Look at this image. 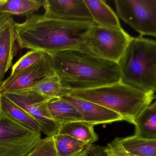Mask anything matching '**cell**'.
Listing matches in <instances>:
<instances>
[{
	"label": "cell",
	"instance_id": "obj_3",
	"mask_svg": "<svg viewBox=\"0 0 156 156\" xmlns=\"http://www.w3.org/2000/svg\"><path fill=\"white\" fill-rule=\"evenodd\" d=\"M68 95L101 105L119 114L124 121L132 124L155 99L154 92L144 91L122 82L70 91Z\"/></svg>",
	"mask_w": 156,
	"mask_h": 156
},
{
	"label": "cell",
	"instance_id": "obj_6",
	"mask_svg": "<svg viewBox=\"0 0 156 156\" xmlns=\"http://www.w3.org/2000/svg\"><path fill=\"white\" fill-rule=\"evenodd\" d=\"M41 139V132L20 124L1 110L0 156H27Z\"/></svg>",
	"mask_w": 156,
	"mask_h": 156
},
{
	"label": "cell",
	"instance_id": "obj_5",
	"mask_svg": "<svg viewBox=\"0 0 156 156\" xmlns=\"http://www.w3.org/2000/svg\"><path fill=\"white\" fill-rule=\"evenodd\" d=\"M133 38L122 27H104L97 25L88 33L84 44L80 49L118 63Z\"/></svg>",
	"mask_w": 156,
	"mask_h": 156
},
{
	"label": "cell",
	"instance_id": "obj_14",
	"mask_svg": "<svg viewBox=\"0 0 156 156\" xmlns=\"http://www.w3.org/2000/svg\"><path fill=\"white\" fill-rule=\"evenodd\" d=\"M134 136L141 139L156 140V98L135 119Z\"/></svg>",
	"mask_w": 156,
	"mask_h": 156
},
{
	"label": "cell",
	"instance_id": "obj_18",
	"mask_svg": "<svg viewBox=\"0 0 156 156\" xmlns=\"http://www.w3.org/2000/svg\"><path fill=\"white\" fill-rule=\"evenodd\" d=\"M94 126L83 121L62 124L58 134L67 135L89 144H93L99 139Z\"/></svg>",
	"mask_w": 156,
	"mask_h": 156
},
{
	"label": "cell",
	"instance_id": "obj_11",
	"mask_svg": "<svg viewBox=\"0 0 156 156\" xmlns=\"http://www.w3.org/2000/svg\"><path fill=\"white\" fill-rule=\"evenodd\" d=\"M62 99L75 106L83 116V121L92 125L124 121L122 116L97 103L67 95Z\"/></svg>",
	"mask_w": 156,
	"mask_h": 156
},
{
	"label": "cell",
	"instance_id": "obj_1",
	"mask_svg": "<svg viewBox=\"0 0 156 156\" xmlns=\"http://www.w3.org/2000/svg\"><path fill=\"white\" fill-rule=\"evenodd\" d=\"M94 22H71L34 14L23 23L14 24L16 42L22 49L52 55L68 49H80Z\"/></svg>",
	"mask_w": 156,
	"mask_h": 156
},
{
	"label": "cell",
	"instance_id": "obj_25",
	"mask_svg": "<svg viewBox=\"0 0 156 156\" xmlns=\"http://www.w3.org/2000/svg\"><path fill=\"white\" fill-rule=\"evenodd\" d=\"M83 156H110L106 153L105 147L92 144Z\"/></svg>",
	"mask_w": 156,
	"mask_h": 156
},
{
	"label": "cell",
	"instance_id": "obj_13",
	"mask_svg": "<svg viewBox=\"0 0 156 156\" xmlns=\"http://www.w3.org/2000/svg\"><path fill=\"white\" fill-rule=\"evenodd\" d=\"M83 1L90 13L93 21L99 26L104 27H122L117 15L105 1Z\"/></svg>",
	"mask_w": 156,
	"mask_h": 156
},
{
	"label": "cell",
	"instance_id": "obj_29",
	"mask_svg": "<svg viewBox=\"0 0 156 156\" xmlns=\"http://www.w3.org/2000/svg\"></svg>",
	"mask_w": 156,
	"mask_h": 156
},
{
	"label": "cell",
	"instance_id": "obj_8",
	"mask_svg": "<svg viewBox=\"0 0 156 156\" xmlns=\"http://www.w3.org/2000/svg\"><path fill=\"white\" fill-rule=\"evenodd\" d=\"M1 94L32 115L41 126L42 133L49 137L58 133L61 124L56 122L50 114L48 107L49 99L30 89L6 92Z\"/></svg>",
	"mask_w": 156,
	"mask_h": 156
},
{
	"label": "cell",
	"instance_id": "obj_7",
	"mask_svg": "<svg viewBox=\"0 0 156 156\" xmlns=\"http://www.w3.org/2000/svg\"><path fill=\"white\" fill-rule=\"evenodd\" d=\"M118 18L140 36L156 38V0H115Z\"/></svg>",
	"mask_w": 156,
	"mask_h": 156
},
{
	"label": "cell",
	"instance_id": "obj_4",
	"mask_svg": "<svg viewBox=\"0 0 156 156\" xmlns=\"http://www.w3.org/2000/svg\"><path fill=\"white\" fill-rule=\"evenodd\" d=\"M121 82L145 92L156 88V40L133 37L118 63Z\"/></svg>",
	"mask_w": 156,
	"mask_h": 156
},
{
	"label": "cell",
	"instance_id": "obj_17",
	"mask_svg": "<svg viewBox=\"0 0 156 156\" xmlns=\"http://www.w3.org/2000/svg\"><path fill=\"white\" fill-rule=\"evenodd\" d=\"M42 0H0V14L26 16L34 14L43 6Z\"/></svg>",
	"mask_w": 156,
	"mask_h": 156
},
{
	"label": "cell",
	"instance_id": "obj_20",
	"mask_svg": "<svg viewBox=\"0 0 156 156\" xmlns=\"http://www.w3.org/2000/svg\"><path fill=\"white\" fill-rule=\"evenodd\" d=\"M126 152L133 156H156V140L137 138L134 136L120 138Z\"/></svg>",
	"mask_w": 156,
	"mask_h": 156
},
{
	"label": "cell",
	"instance_id": "obj_21",
	"mask_svg": "<svg viewBox=\"0 0 156 156\" xmlns=\"http://www.w3.org/2000/svg\"><path fill=\"white\" fill-rule=\"evenodd\" d=\"M28 89L37 92L49 100L62 98L68 94L61 87L60 81L56 74L44 79Z\"/></svg>",
	"mask_w": 156,
	"mask_h": 156
},
{
	"label": "cell",
	"instance_id": "obj_16",
	"mask_svg": "<svg viewBox=\"0 0 156 156\" xmlns=\"http://www.w3.org/2000/svg\"><path fill=\"white\" fill-rule=\"evenodd\" d=\"M48 107L53 119L60 124L83 121L82 115L77 109L61 98L50 100Z\"/></svg>",
	"mask_w": 156,
	"mask_h": 156
},
{
	"label": "cell",
	"instance_id": "obj_28",
	"mask_svg": "<svg viewBox=\"0 0 156 156\" xmlns=\"http://www.w3.org/2000/svg\"><path fill=\"white\" fill-rule=\"evenodd\" d=\"M155 97L156 98V88L155 89Z\"/></svg>",
	"mask_w": 156,
	"mask_h": 156
},
{
	"label": "cell",
	"instance_id": "obj_19",
	"mask_svg": "<svg viewBox=\"0 0 156 156\" xmlns=\"http://www.w3.org/2000/svg\"><path fill=\"white\" fill-rule=\"evenodd\" d=\"M58 156H83L90 144L65 134L54 136Z\"/></svg>",
	"mask_w": 156,
	"mask_h": 156
},
{
	"label": "cell",
	"instance_id": "obj_26",
	"mask_svg": "<svg viewBox=\"0 0 156 156\" xmlns=\"http://www.w3.org/2000/svg\"><path fill=\"white\" fill-rule=\"evenodd\" d=\"M13 20L12 16L10 14H0V34Z\"/></svg>",
	"mask_w": 156,
	"mask_h": 156
},
{
	"label": "cell",
	"instance_id": "obj_22",
	"mask_svg": "<svg viewBox=\"0 0 156 156\" xmlns=\"http://www.w3.org/2000/svg\"><path fill=\"white\" fill-rule=\"evenodd\" d=\"M46 53L40 50H31L22 57L12 66L10 77L14 76L17 73L41 60Z\"/></svg>",
	"mask_w": 156,
	"mask_h": 156
},
{
	"label": "cell",
	"instance_id": "obj_24",
	"mask_svg": "<svg viewBox=\"0 0 156 156\" xmlns=\"http://www.w3.org/2000/svg\"><path fill=\"white\" fill-rule=\"evenodd\" d=\"M110 156H133L126 152L120 143V138H116L105 147Z\"/></svg>",
	"mask_w": 156,
	"mask_h": 156
},
{
	"label": "cell",
	"instance_id": "obj_2",
	"mask_svg": "<svg viewBox=\"0 0 156 156\" xmlns=\"http://www.w3.org/2000/svg\"><path fill=\"white\" fill-rule=\"evenodd\" d=\"M51 56L55 73L59 78L61 87L68 93L121 82L117 63L80 49L63 50Z\"/></svg>",
	"mask_w": 156,
	"mask_h": 156
},
{
	"label": "cell",
	"instance_id": "obj_9",
	"mask_svg": "<svg viewBox=\"0 0 156 156\" xmlns=\"http://www.w3.org/2000/svg\"><path fill=\"white\" fill-rule=\"evenodd\" d=\"M55 74L52 56L46 53L38 62L3 81L0 85V93L28 89L44 79Z\"/></svg>",
	"mask_w": 156,
	"mask_h": 156
},
{
	"label": "cell",
	"instance_id": "obj_10",
	"mask_svg": "<svg viewBox=\"0 0 156 156\" xmlns=\"http://www.w3.org/2000/svg\"><path fill=\"white\" fill-rule=\"evenodd\" d=\"M45 17L71 22H94L83 0H44Z\"/></svg>",
	"mask_w": 156,
	"mask_h": 156
},
{
	"label": "cell",
	"instance_id": "obj_27",
	"mask_svg": "<svg viewBox=\"0 0 156 156\" xmlns=\"http://www.w3.org/2000/svg\"><path fill=\"white\" fill-rule=\"evenodd\" d=\"M1 112V93H0V114Z\"/></svg>",
	"mask_w": 156,
	"mask_h": 156
},
{
	"label": "cell",
	"instance_id": "obj_23",
	"mask_svg": "<svg viewBox=\"0 0 156 156\" xmlns=\"http://www.w3.org/2000/svg\"><path fill=\"white\" fill-rule=\"evenodd\" d=\"M27 156H58L53 136L41 139Z\"/></svg>",
	"mask_w": 156,
	"mask_h": 156
},
{
	"label": "cell",
	"instance_id": "obj_15",
	"mask_svg": "<svg viewBox=\"0 0 156 156\" xmlns=\"http://www.w3.org/2000/svg\"><path fill=\"white\" fill-rule=\"evenodd\" d=\"M1 105V110L16 122L35 132H42L41 126L32 115L2 94Z\"/></svg>",
	"mask_w": 156,
	"mask_h": 156
},
{
	"label": "cell",
	"instance_id": "obj_12",
	"mask_svg": "<svg viewBox=\"0 0 156 156\" xmlns=\"http://www.w3.org/2000/svg\"><path fill=\"white\" fill-rule=\"evenodd\" d=\"M14 23L13 20L11 21L0 34V85L12 65L16 42Z\"/></svg>",
	"mask_w": 156,
	"mask_h": 156
}]
</instances>
